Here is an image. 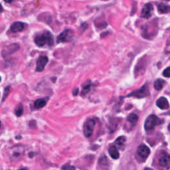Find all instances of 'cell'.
Returning a JSON list of instances; mask_svg holds the SVG:
<instances>
[{
	"label": "cell",
	"instance_id": "cell-12",
	"mask_svg": "<svg viewBox=\"0 0 170 170\" xmlns=\"http://www.w3.org/2000/svg\"><path fill=\"white\" fill-rule=\"evenodd\" d=\"M25 28V24L22 22L17 21L13 23L10 27V31L13 33H18L23 30Z\"/></svg>",
	"mask_w": 170,
	"mask_h": 170
},
{
	"label": "cell",
	"instance_id": "cell-14",
	"mask_svg": "<svg viewBox=\"0 0 170 170\" xmlns=\"http://www.w3.org/2000/svg\"><path fill=\"white\" fill-rule=\"evenodd\" d=\"M108 152H109V154L111 156L112 158H113L114 159H117L119 158L120 154H119L117 147H116V146H111L108 149Z\"/></svg>",
	"mask_w": 170,
	"mask_h": 170
},
{
	"label": "cell",
	"instance_id": "cell-9",
	"mask_svg": "<svg viewBox=\"0 0 170 170\" xmlns=\"http://www.w3.org/2000/svg\"><path fill=\"white\" fill-rule=\"evenodd\" d=\"M153 6L151 3H147L143 7L141 12V17L143 18L148 19L151 16L152 11H153Z\"/></svg>",
	"mask_w": 170,
	"mask_h": 170
},
{
	"label": "cell",
	"instance_id": "cell-13",
	"mask_svg": "<svg viewBox=\"0 0 170 170\" xmlns=\"http://www.w3.org/2000/svg\"><path fill=\"white\" fill-rule=\"evenodd\" d=\"M156 105H157L160 109L167 110L169 108V102L168 100L165 97H161L156 102Z\"/></svg>",
	"mask_w": 170,
	"mask_h": 170
},
{
	"label": "cell",
	"instance_id": "cell-3",
	"mask_svg": "<svg viewBox=\"0 0 170 170\" xmlns=\"http://www.w3.org/2000/svg\"><path fill=\"white\" fill-rule=\"evenodd\" d=\"M150 96V91L148 85L147 84H144L142 88L138 89L137 91H133L131 93H130L127 96L128 97H135L138 98H146Z\"/></svg>",
	"mask_w": 170,
	"mask_h": 170
},
{
	"label": "cell",
	"instance_id": "cell-35",
	"mask_svg": "<svg viewBox=\"0 0 170 170\" xmlns=\"http://www.w3.org/2000/svg\"><path fill=\"white\" fill-rule=\"evenodd\" d=\"M169 115H170V111H169Z\"/></svg>",
	"mask_w": 170,
	"mask_h": 170
},
{
	"label": "cell",
	"instance_id": "cell-23",
	"mask_svg": "<svg viewBox=\"0 0 170 170\" xmlns=\"http://www.w3.org/2000/svg\"><path fill=\"white\" fill-rule=\"evenodd\" d=\"M91 85L89 84H87L86 86H84L83 87V91H82V95H86V94H87L88 92V91H90V89H91Z\"/></svg>",
	"mask_w": 170,
	"mask_h": 170
},
{
	"label": "cell",
	"instance_id": "cell-25",
	"mask_svg": "<svg viewBox=\"0 0 170 170\" xmlns=\"http://www.w3.org/2000/svg\"><path fill=\"white\" fill-rule=\"evenodd\" d=\"M10 92V87H6L5 88V91H4V93H3V101L5 100L6 98L7 97V96L9 95V94Z\"/></svg>",
	"mask_w": 170,
	"mask_h": 170
},
{
	"label": "cell",
	"instance_id": "cell-34",
	"mask_svg": "<svg viewBox=\"0 0 170 170\" xmlns=\"http://www.w3.org/2000/svg\"><path fill=\"white\" fill-rule=\"evenodd\" d=\"M0 81H1V77H0Z\"/></svg>",
	"mask_w": 170,
	"mask_h": 170
},
{
	"label": "cell",
	"instance_id": "cell-31",
	"mask_svg": "<svg viewBox=\"0 0 170 170\" xmlns=\"http://www.w3.org/2000/svg\"><path fill=\"white\" fill-rule=\"evenodd\" d=\"M18 170H28V169L27 168H21V169H19Z\"/></svg>",
	"mask_w": 170,
	"mask_h": 170
},
{
	"label": "cell",
	"instance_id": "cell-26",
	"mask_svg": "<svg viewBox=\"0 0 170 170\" xmlns=\"http://www.w3.org/2000/svg\"><path fill=\"white\" fill-rule=\"evenodd\" d=\"M163 76L167 78H170V66H169L168 68L165 69L164 72H163Z\"/></svg>",
	"mask_w": 170,
	"mask_h": 170
},
{
	"label": "cell",
	"instance_id": "cell-5",
	"mask_svg": "<svg viewBox=\"0 0 170 170\" xmlns=\"http://www.w3.org/2000/svg\"><path fill=\"white\" fill-rule=\"evenodd\" d=\"M95 126V121L93 119H88L85 122L83 126V132L84 136L87 138H89L92 136Z\"/></svg>",
	"mask_w": 170,
	"mask_h": 170
},
{
	"label": "cell",
	"instance_id": "cell-17",
	"mask_svg": "<svg viewBox=\"0 0 170 170\" xmlns=\"http://www.w3.org/2000/svg\"><path fill=\"white\" fill-rule=\"evenodd\" d=\"M98 164H99L100 166L103 169H106L108 168V160L106 156L102 155L100 158L99 161H98Z\"/></svg>",
	"mask_w": 170,
	"mask_h": 170
},
{
	"label": "cell",
	"instance_id": "cell-4",
	"mask_svg": "<svg viewBox=\"0 0 170 170\" xmlns=\"http://www.w3.org/2000/svg\"><path fill=\"white\" fill-rule=\"evenodd\" d=\"M19 44L12 43L10 45L6 46L3 49V50L2 51V55L4 59H6V58L9 57L10 55L13 54V53H15L17 51H19Z\"/></svg>",
	"mask_w": 170,
	"mask_h": 170
},
{
	"label": "cell",
	"instance_id": "cell-20",
	"mask_svg": "<svg viewBox=\"0 0 170 170\" xmlns=\"http://www.w3.org/2000/svg\"><path fill=\"white\" fill-rule=\"evenodd\" d=\"M165 84V81L162 79H157L154 83V88L155 90L157 91H160L162 90L163 87H164V85Z\"/></svg>",
	"mask_w": 170,
	"mask_h": 170
},
{
	"label": "cell",
	"instance_id": "cell-8",
	"mask_svg": "<svg viewBox=\"0 0 170 170\" xmlns=\"http://www.w3.org/2000/svg\"><path fill=\"white\" fill-rule=\"evenodd\" d=\"M48 58L46 56H41L40 57L37 59L36 68H35V71L36 72H42V71L45 69L46 65L48 62Z\"/></svg>",
	"mask_w": 170,
	"mask_h": 170
},
{
	"label": "cell",
	"instance_id": "cell-32",
	"mask_svg": "<svg viewBox=\"0 0 170 170\" xmlns=\"http://www.w3.org/2000/svg\"><path fill=\"white\" fill-rule=\"evenodd\" d=\"M168 130L170 132V124H169V126H168Z\"/></svg>",
	"mask_w": 170,
	"mask_h": 170
},
{
	"label": "cell",
	"instance_id": "cell-29",
	"mask_svg": "<svg viewBox=\"0 0 170 170\" xmlns=\"http://www.w3.org/2000/svg\"><path fill=\"white\" fill-rule=\"evenodd\" d=\"M3 1L6 3H11L13 2V0H3Z\"/></svg>",
	"mask_w": 170,
	"mask_h": 170
},
{
	"label": "cell",
	"instance_id": "cell-36",
	"mask_svg": "<svg viewBox=\"0 0 170 170\" xmlns=\"http://www.w3.org/2000/svg\"><path fill=\"white\" fill-rule=\"evenodd\" d=\"M104 1H107V0H104Z\"/></svg>",
	"mask_w": 170,
	"mask_h": 170
},
{
	"label": "cell",
	"instance_id": "cell-21",
	"mask_svg": "<svg viewBox=\"0 0 170 170\" xmlns=\"http://www.w3.org/2000/svg\"><path fill=\"white\" fill-rule=\"evenodd\" d=\"M23 113V106L21 104H19L15 108V114L17 116L19 117Z\"/></svg>",
	"mask_w": 170,
	"mask_h": 170
},
{
	"label": "cell",
	"instance_id": "cell-28",
	"mask_svg": "<svg viewBox=\"0 0 170 170\" xmlns=\"http://www.w3.org/2000/svg\"><path fill=\"white\" fill-rule=\"evenodd\" d=\"M3 7H2V4H1V3H0V13H2V12H3Z\"/></svg>",
	"mask_w": 170,
	"mask_h": 170
},
{
	"label": "cell",
	"instance_id": "cell-6",
	"mask_svg": "<svg viewBox=\"0 0 170 170\" xmlns=\"http://www.w3.org/2000/svg\"><path fill=\"white\" fill-rule=\"evenodd\" d=\"M73 37V32L70 29H65L57 37V43L69 42Z\"/></svg>",
	"mask_w": 170,
	"mask_h": 170
},
{
	"label": "cell",
	"instance_id": "cell-2",
	"mask_svg": "<svg viewBox=\"0 0 170 170\" xmlns=\"http://www.w3.org/2000/svg\"><path fill=\"white\" fill-rule=\"evenodd\" d=\"M161 123H162V121L158 116L154 114L150 115L146 120L144 124L145 130L146 131H151L152 130H154L156 126H158Z\"/></svg>",
	"mask_w": 170,
	"mask_h": 170
},
{
	"label": "cell",
	"instance_id": "cell-16",
	"mask_svg": "<svg viewBox=\"0 0 170 170\" xmlns=\"http://www.w3.org/2000/svg\"><path fill=\"white\" fill-rule=\"evenodd\" d=\"M146 61H143V58H142L141 61L138 62V64L136 66V68H135V74H136V75H138L140 71H144L146 66L145 65Z\"/></svg>",
	"mask_w": 170,
	"mask_h": 170
},
{
	"label": "cell",
	"instance_id": "cell-18",
	"mask_svg": "<svg viewBox=\"0 0 170 170\" xmlns=\"http://www.w3.org/2000/svg\"><path fill=\"white\" fill-rule=\"evenodd\" d=\"M125 142H126V138L124 136L118 137L115 141V144L120 149H123L125 146Z\"/></svg>",
	"mask_w": 170,
	"mask_h": 170
},
{
	"label": "cell",
	"instance_id": "cell-19",
	"mask_svg": "<svg viewBox=\"0 0 170 170\" xmlns=\"http://www.w3.org/2000/svg\"><path fill=\"white\" fill-rule=\"evenodd\" d=\"M158 10L160 13H168L170 12V6L164 3H160L158 6Z\"/></svg>",
	"mask_w": 170,
	"mask_h": 170
},
{
	"label": "cell",
	"instance_id": "cell-30",
	"mask_svg": "<svg viewBox=\"0 0 170 170\" xmlns=\"http://www.w3.org/2000/svg\"><path fill=\"white\" fill-rule=\"evenodd\" d=\"M144 170H153V169H151V168H146Z\"/></svg>",
	"mask_w": 170,
	"mask_h": 170
},
{
	"label": "cell",
	"instance_id": "cell-24",
	"mask_svg": "<svg viewBox=\"0 0 170 170\" xmlns=\"http://www.w3.org/2000/svg\"><path fill=\"white\" fill-rule=\"evenodd\" d=\"M62 170H75V167L69 164H65L61 168Z\"/></svg>",
	"mask_w": 170,
	"mask_h": 170
},
{
	"label": "cell",
	"instance_id": "cell-1",
	"mask_svg": "<svg viewBox=\"0 0 170 170\" xmlns=\"http://www.w3.org/2000/svg\"><path fill=\"white\" fill-rule=\"evenodd\" d=\"M34 42L38 47H42L45 45L48 46H53L54 41L52 34L49 31H44L41 34H38L34 39Z\"/></svg>",
	"mask_w": 170,
	"mask_h": 170
},
{
	"label": "cell",
	"instance_id": "cell-15",
	"mask_svg": "<svg viewBox=\"0 0 170 170\" xmlns=\"http://www.w3.org/2000/svg\"><path fill=\"white\" fill-rule=\"evenodd\" d=\"M48 100L47 98H39V99H37V100H35V103H34V106L35 108L37 109H41L46 105L47 102Z\"/></svg>",
	"mask_w": 170,
	"mask_h": 170
},
{
	"label": "cell",
	"instance_id": "cell-33",
	"mask_svg": "<svg viewBox=\"0 0 170 170\" xmlns=\"http://www.w3.org/2000/svg\"><path fill=\"white\" fill-rule=\"evenodd\" d=\"M0 126H1V121H0Z\"/></svg>",
	"mask_w": 170,
	"mask_h": 170
},
{
	"label": "cell",
	"instance_id": "cell-7",
	"mask_svg": "<svg viewBox=\"0 0 170 170\" xmlns=\"http://www.w3.org/2000/svg\"><path fill=\"white\" fill-rule=\"evenodd\" d=\"M24 148L22 146H15L11 148V152H10V155L11 158L13 159H20L22 158V156L24 154Z\"/></svg>",
	"mask_w": 170,
	"mask_h": 170
},
{
	"label": "cell",
	"instance_id": "cell-11",
	"mask_svg": "<svg viewBox=\"0 0 170 170\" xmlns=\"http://www.w3.org/2000/svg\"><path fill=\"white\" fill-rule=\"evenodd\" d=\"M137 153L138 155L143 159H146L148 157L150 154V150L147 146L146 145H140L138 147Z\"/></svg>",
	"mask_w": 170,
	"mask_h": 170
},
{
	"label": "cell",
	"instance_id": "cell-10",
	"mask_svg": "<svg viewBox=\"0 0 170 170\" xmlns=\"http://www.w3.org/2000/svg\"><path fill=\"white\" fill-rule=\"evenodd\" d=\"M159 164L161 166L165 167L170 162V155L167 153L166 151H163L161 152V154L159 158Z\"/></svg>",
	"mask_w": 170,
	"mask_h": 170
},
{
	"label": "cell",
	"instance_id": "cell-22",
	"mask_svg": "<svg viewBox=\"0 0 170 170\" xmlns=\"http://www.w3.org/2000/svg\"><path fill=\"white\" fill-rule=\"evenodd\" d=\"M127 120L129 122L134 124V123L137 122L138 120V116L136 114H131L128 116Z\"/></svg>",
	"mask_w": 170,
	"mask_h": 170
},
{
	"label": "cell",
	"instance_id": "cell-27",
	"mask_svg": "<svg viewBox=\"0 0 170 170\" xmlns=\"http://www.w3.org/2000/svg\"><path fill=\"white\" fill-rule=\"evenodd\" d=\"M78 93H79V88H74L73 90V95H74V96L77 95Z\"/></svg>",
	"mask_w": 170,
	"mask_h": 170
}]
</instances>
